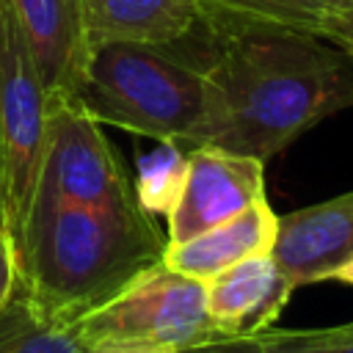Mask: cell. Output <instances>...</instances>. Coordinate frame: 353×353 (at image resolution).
I'll return each instance as SVG.
<instances>
[{
    "label": "cell",
    "mask_w": 353,
    "mask_h": 353,
    "mask_svg": "<svg viewBox=\"0 0 353 353\" xmlns=\"http://www.w3.org/2000/svg\"><path fill=\"white\" fill-rule=\"evenodd\" d=\"M204 108L185 143L268 163L323 119L353 108V61L323 36L212 25Z\"/></svg>",
    "instance_id": "6da1fadb"
},
{
    "label": "cell",
    "mask_w": 353,
    "mask_h": 353,
    "mask_svg": "<svg viewBox=\"0 0 353 353\" xmlns=\"http://www.w3.org/2000/svg\"><path fill=\"white\" fill-rule=\"evenodd\" d=\"M19 281L39 312L74 323L163 262L165 234L141 207L33 199L14 237Z\"/></svg>",
    "instance_id": "7a4b0ae2"
},
{
    "label": "cell",
    "mask_w": 353,
    "mask_h": 353,
    "mask_svg": "<svg viewBox=\"0 0 353 353\" xmlns=\"http://www.w3.org/2000/svg\"><path fill=\"white\" fill-rule=\"evenodd\" d=\"M74 99L99 124L185 149L204 108V74L168 47L110 41L91 50Z\"/></svg>",
    "instance_id": "3957f363"
},
{
    "label": "cell",
    "mask_w": 353,
    "mask_h": 353,
    "mask_svg": "<svg viewBox=\"0 0 353 353\" xmlns=\"http://www.w3.org/2000/svg\"><path fill=\"white\" fill-rule=\"evenodd\" d=\"M77 334L91 345H163L190 347L218 339L207 314L204 281L171 270L165 262L143 270L121 292L74 320Z\"/></svg>",
    "instance_id": "277c9868"
},
{
    "label": "cell",
    "mask_w": 353,
    "mask_h": 353,
    "mask_svg": "<svg viewBox=\"0 0 353 353\" xmlns=\"http://www.w3.org/2000/svg\"><path fill=\"white\" fill-rule=\"evenodd\" d=\"M33 199L74 201L88 207H141L132 176L102 132V124L74 97H47L44 146Z\"/></svg>",
    "instance_id": "5b68a950"
},
{
    "label": "cell",
    "mask_w": 353,
    "mask_h": 353,
    "mask_svg": "<svg viewBox=\"0 0 353 353\" xmlns=\"http://www.w3.org/2000/svg\"><path fill=\"white\" fill-rule=\"evenodd\" d=\"M47 91L11 0H0V179L8 232L28 212L44 146Z\"/></svg>",
    "instance_id": "8992f818"
},
{
    "label": "cell",
    "mask_w": 353,
    "mask_h": 353,
    "mask_svg": "<svg viewBox=\"0 0 353 353\" xmlns=\"http://www.w3.org/2000/svg\"><path fill=\"white\" fill-rule=\"evenodd\" d=\"M188 165L179 196L165 212L168 243H185L237 215L265 196V163L221 146L185 149Z\"/></svg>",
    "instance_id": "52a82bcc"
},
{
    "label": "cell",
    "mask_w": 353,
    "mask_h": 353,
    "mask_svg": "<svg viewBox=\"0 0 353 353\" xmlns=\"http://www.w3.org/2000/svg\"><path fill=\"white\" fill-rule=\"evenodd\" d=\"M273 259L292 287L328 281L353 256V190L279 215Z\"/></svg>",
    "instance_id": "ba28073f"
},
{
    "label": "cell",
    "mask_w": 353,
    "mask_h": 353,
    "mask_svg": "<svg viewBox=\"0 0 353 353\" xmlns=\"http://www.w3.org/2000/svg\"><path fill=\"white\" fill-rule=\"evenodd\" d=\"M207 314L223 336H259L273 328L295 287L273 254L245 256L204 281Z\"/></svg>",
    "instance_id": "9c48e42d"
},
{
    "label": "cell",
    "mask_w": 353,
    "mask_h": 353,
    "mask_svg": "<svg viewBox=\"0 0 353 353\" xmlns=\"http://www.w3.org/2000/svg\"><path fill=\"white\" fill-rule=\"evenodd\" d=\"M47 97H74L91 47L80 0H11Z\"/></svg>",
    "instance_id": "30bf717a"
},
{
    "label": "cell",
    "mask_w": 353,
    "mask_h": 353,
    "mask_svg": "<svg viewBox=\"0 0 353 353\" xmlns=\"http://www.w3.org/2000/svg\"><path fill=\"white\" fill-rule=\"evenodd\" d=\"M88 47L130 41L179 47L204 22L193 0H80Z\"/></svg>",
    "instance_id": "8fae6325"
},
{
    "label": "cell",
    "mask_w": 353,
    "mask_h": 353,
    "mask_svg": "<svg viewBox=\"0 0 353 353\" xmlns=\"http://www.w3.org/2000/svg\"><path fill=\"white\" fill-rule=\"evenodd\" d=\"M279 232V215L270 210L268 199H259L240 210L237 215L221 221L218 226L204 229L201 234L185 240V243H168L163 262L185 273L190 279L207 281L218 270L254 256V254H270Z\"/></svg>",
    "instance_id": "7c38bea8"
},
{
    "label": "cell",
    "mask_w": 353,
    "mask_h": 353,
    "mask_svg": "<svg viewBox=\"0 0 353 353\" xmlns=\"http://www.w3.org/2000/svg\"><path fill=\"white\" fill-rule=\"evenodd\" d=\"M0 353H91V345L74 323L44 317L17 279L11 298L0 306Z\"/></svg>",
    "instance_id": "4fadbf2b"
},
{
    "label": "cell",
    "mask_w": 353,
    "mask_h": 353,
    "mask_svg": "<svg viewBox=\"0 0 353 353\" xmlns=\"http://www.w3.org/2000/svg\"><path fill=\"white\" fill-rule=\"evenodd\" d=\"M204 19L223 28H284L320 36L325 0H193Z\"/></svg>",
    "instance_id": "5bb4252c"
},
{
    "label": "cell",
    "mask_w": 353,
    "mask_h": 353,
    "mask_svg": "<svg viewBox=\"0 0 353 353\" xmlns=\"http://www.w3.org/2000/svg\"><path fill=\"white\" fill-rule=\"evenodd\" d=\"M185 165L188 152L176 143H160L154 152L141 154L132 179L141 210H146L149 215H165L179 196Z\"/></svg>",
    "instance_id": "9a60e30c"
},
{
    "label": "cell",
    "mask_w": 353,
    "mask_h": 353,
    "mask_svg": "<svg viewBox=\"0 0 353 353\" xmlns=\"http://www.w3.org/2000/svg\"><path fill=\"white\" fill-rule=\"evenodd\" d=\"M262 353H353V331L331 328H268L259 334Z\"/></svg>",
    "instance_id": "2e32d148"
},
{
    "label": "cell",
    "mask_w": 353,
    "mask_h": 353,
    "mask_svg": "<svg viewBox=\"0 0 353 353\" xmlns=\"http://www.w3.org/2000/svg\"><path fill=\"white\" fill-rule=\"evenodd\" d=\"M320 36L353 61V0H325Z\"/></svg>",
    "instance_id": "e0dca14e"
},
{
    "label": "cell",
    "mask_w": 353,
    "mask_h": 353,
    "mask_svg": "<svg viewBox=\"0 0 353 353\" xmlns=\"http://www.w3.org/2000/svg\"><path fill=\"white\" fill-rule=\"evenodd\" d=\"M19 279V259H17V243L8 226L0 221V306L11 298L14 284Z\"/></svg>",
    "instance_id": "ac0fdd59"
},
{
    "label": "cell",
    "mask_w": 353,
    "mask_h": 353,
    "mask_svg": "<svg viewBox=\"0 0 353 353\" xmlns=\"http://www.w3.org/2000/svg\"><path fill=\"white\" fill-rule=\"evenodd\" d=\"M176 353H262V342L259 336H218L210 342L182 347Z\"/></svg>",
    "instance_id": "d6986e66"
},
{
    "label": "cell",
    "mask_w": 353,
    "mask_h": 353,
    "mask_svg": "<svg viewBox=\"0 0 353 353\" xmlns=\"http://www.w3.org/2000/svg\"><path fill=\"white\" fill-rule=\"evenodd\" d=\"M91 353H176L174 347L163 345H135V342H116V345H97Z\"/></svg>",
    "instance_id": "ffe728a7"
},
{
    "label": "cell",
    "mask_w": 353,
    "mask_h": 353,
    "mask_svg": "<svg viewBox=\"0 0 353 353\" xmlns=\"http://www.w3.org/2000/svg\"><path fill=\"white\" fill-rule=\"evenodd\" d=\"M328 281H339V284H350V287H353V256H347V259L331 273Z\"/></svg>",
    "instance_id": "44dd1931"
},
{
    "label": "cell",
    "mask_w": 353,
    "mask_h": 353,
    "mask_svg": "<svg viewBox=\"0 0 353 353\" xmlns=\"http://www.w3.org/2000/svg\"><path fill=\"white\" fill-rule=\"evenodd\" d=\"M0 221L6 223V204H3V179H0ZM8 226V223H6Z\"/></svg>",
    "instance_id": "7402d4cb"
},
{
    "label": "cell",
    "mask_w": 353,
    "mask_h": 353,
    "mask_svg": "<svg viewBox=\"0 0 353 353\" xmlns=\"http://www.w3.org/2000/svg\"><path fill=\"white\" fill-rule=\"evenodd\" d=\"M345 328H347V331H353V323H345Z\"/></svg>",
    "instance_id": "603a6c76"
}]
</instances>
